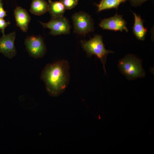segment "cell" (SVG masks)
<instances>
[{
	"mask_svg": "<svg viewBox=\"0 0 154 154\" xmlns=\"http://www.w3.org/2000/svg\"><path fill=\"white\" fill-rule=\"evenodd\" d=\"M69 63L65 60L46 66L41 72L40 78L45 83L50 96H57L64 91L69 82Z\"/></svg>",
	"mask_w": 154,
	"mask_h": 154,
	"instance_id": "cell-1",
	"label": "cell"
},
{
	"mask_svg": "<svg viewBox=\"0 0 154 154\" xmlns=\"http://www.w3.org/2000/svg\"><path fill=\"white\" fill-rule=\"evenodd\" d=\"M148 0H128L131 6L136 7L141 6L142 4Z\"/></svg>",
	"mask_w": 154,
	"mask_h": 154,
	"instance_id": "cell-16",
	"label": "cell"
},
{
	"mask_svg": "<svg viewBox=\"0 0 154 154\" xmlns=\"http://www.w3.org/2000/svg\"><path fill=\"white\" fill-rule=\"evenodd\" d=\"M48 12L51 18H56L63 16L65 9L62 3L60 1H53L48 0Z\"/></svg>",
	"mask_w": 154,
	"mask_h": 154,
	"instance_id": "cell-12",
	"label": "cell"
},
{
	"mask_svg": "<svg viewBox=\"0 0 154 154\" xmlns=\"http://www.w3.org/2000/svg\"><path fill=\"white\" fill-rule=\"evenodd\" d=\"M72 18L73 21L74 33L84 35L94 31L93 20L88 13L80 11L74 14Z\"/></svg>",
	"mask_w": 154,
	"mask_h": 154,
	"instance_id": "cell-4",
	"label": "cell"
},
{
	"mask_svg": "<svg viewBox=\"0 0 154 154\" xmlns=\"http://www.w3.org/2000/svg\"><path fill=\"white\" fill-rule=\"evenodd\" d=\"M127 22L123 16L116 13L114 16L102 19L99 24V27L104 30H108L115 31L123 30L128 31L126 26Z\"/></svg>",
	"mask_w": 154,
	"mask_h": 154,
	"instance_id": "cell-7",
	"label": "cell"
},
{
	"mask_svg": "<svg viewBox=\"0 0 154 154\" xmlns=\"http://www.w3.org/2000/svg\"><path fill=\"white\" fill-rule=\"evenodd\" d=\"M127 1L128 0H101L99 4L96 5L98 7V11L99 12L111 9H117L121 3Z\"/></svg>",
	"mask_w": 154,
	"mask_h": 154,
	"instance_id": "cell-13",
	"label": "cell"
},
{
	"mask_svg": "<svg viewBox=\"0 0 154 154\" xmlns=\"http://www.w3.org/2000/svg\"><path fill=\"white\" fill-rule=\"evenodd\" d=\"M9 21H6L3 19L0 18V32H1L3 35L5 34V28L10 24Z\"/></svg>",
	"mask_w": 154,
	"mask_h": 154,
	"instance_id": "cell-15",
	"label": "cell"
},
{
	"mask_svg": "<svg viewBox=\"0 0 154 154\" xmlns=\"http://www.w3.org/2000/svg\"><path fill=\"white\" fill-rule=\"evenodd\" d=\"M48 3L45 0H32L30 11L33 14L40 16L48 11Z\"/></svg>",
	"mask_w": 154,
	"mask_h": 154,
	"instance_id": "cell-11",
	"label": "cell"
},
{
	"mask_svg": "<svg viewBox=\"0 0 154 154\" xmlns=\"http://www.w3.org/2000/svg\"><path fill=\"white\" fill-rule=\"evenodd\" d=\"M44 28L50 30L49 34L53 36L68 35L70 33L71 26L68 20L64 16L51 18L46 23L39 21Z\"/></svg>",
	"mask_w": 154,
	"mask_h": 154,
	"instance_id": "cell-6",
	"label": "cell"
},
{
	"mask_svg": "<svg viewBox=\"0 0 154 154\" xmlns=\"http://www.w3.org/2000/svg\"><path fill=\"white\" fill-rule=\"evenodd\" d=\"M80 42L82 47L88 57L94 55L100 59L103 64L105 73H106L105 65L107 56L109 53H114V52L105 48L102 36L96 34L89 40H82Z\"/></svg>",
	"mask_w": 154,
	"mask_h": 154,
	"instance_id": "cell-2",
	"label": "cell"
},
{
	"mask_svg": "<svg viewBox=\"0 0 154 154\" xmlns=\"http://www.w3.org/2000/svg\"><path fill=\"white\" fill-rule=\"evenodd\" d=\"M118 66L121 72L128 79L143 77L145 75L141 60L133 54H128L121 59Z\"/></svg>",
	"mask_w": 154,
	"mask_h": 154,
	"instance_id": "cell-3",
	"label": "cell"
},
{
	"mask_svg": "<svg viewBox=\"0 0 154 154\" xmlns=\"http://www.w3.org/2000/svg\"><path fill=\"white\" fill-rule=\"evenodd\" d=\"M14 14L17 26L24 32H26L31 18L27 10L20 6L17 7Z\"/></svg>",
	"mask_w": 154,
	"mask_h": 154,
	"instance_id": "cell-9",
	"label": "cell"
},
{
	"mask_svg": "<svg viewBox=\"0 0 154 154\" xmlns=\"http://www.w3.org/2000/svg\"><path fill=\"white\" fill-rule=\"evenodd\" d=\"M134 21L132 31L133 34L139 40H144L147 35V30L143 25L144 20L135 13H133Z\"/></svg>",
	"mask_w": 154,
	"mask_h": 154,
	"instance_id": "cell-10",
	"label": "cell"
},
{
	"mask_svg": "<svg viewBox=\"0 0 154 154\" xmlns=\"http://www.w3.org/2000/svg\"><path fill=\"white\" fill-rule=\"evenodd\" d=\"M3 3L2 0H0V18L3 19L7 16L6 12L3 8Z\"/></svg>",
	"mask_w": 154,
	"mask_h": 154,
	"instance_id": "cell-17",
	"label": "cell"
},
{
	"mask_svg": "<svg viewBox=\"0 0 154 154\" xmlns=\"http://www.w3.org/2000/svg\"><path fill=\"white\" fill-rule=\"evenodd\" d=\"M24 43L29 54L35 58H41L46 53V45L40 36L28 37L25 39Z\"/></svg>",
	"mask_w": 154,
	"mask_h": 154,
	"instance_id": "cell-5",
	"label": "cell"
},
{
	"mask_svg": "<svg viewBox=\"0 0 154 154\" xmlns=\"http://www.w3.org/2000/svg\"><path fill=\"white\" fill-rule=\"evenodd\" d=\"M16 33L14 31L0 37V53L5 56L11 59L17 54L14 44Z\"/></svg>",
	"mask_w": 154,
	"mask_h": 154,
	"instance_id": "cell-8",
	"label": "cell"
},
{
	"mask_svg": "<svg viewBox=\"0 0 154 154\" xmlns=\"http://www.w3.org/2000/svg\"><path fill=\"white\" fill-rule=\"evenodd\" d=\"M65 9L69 10L75 7L78 4L79 0H60Z\"/></svg>",
	"mask_w": 154,
	"mask_h": 154,
	"instance_id": "cell-14",
	"label": "cell"
}]
</instances>
